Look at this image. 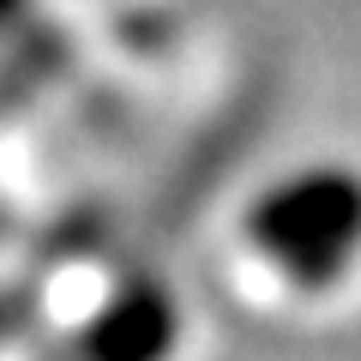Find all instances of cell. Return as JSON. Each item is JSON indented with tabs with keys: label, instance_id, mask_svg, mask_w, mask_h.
<instances>
[{
	"label": "cell",
	"instance_id": "6da1fadb",
	"mask_svg": "<svg viewBox=\"0 0 361 361\" xmlns=\"http://www.w3.org/2000/svg\"><path fill=\"white\" fill-rule=\"evenodd\" d=\"M247 235L289 283H337L361 259V175L355 169H301V175L277 180L247 211Z\"/></svg>",
	"mask_w": 361,
	"mask_h": 361
},
{
	"label": "cell",
	"instance_id": "7a4b0ae2",
	"mask_svg": "<svg viewBox=\"0 0 361 361\" xmlns=\"http://www.w3.org/2000/svg\"><path fill=\"white\" fill-rule=\"evenodd\" d=\"M180 337L175 301L163 295V283H127L85 331V361H169Z\"/></svg>",
	"mask_w": 361,
	"mask_h": 361
},
{
	"label": "cell",
	"instance_id": "3957f363",
	"mask_svg": "<svg viewBox=\"0 0 361 361\" xmlns=\"http://www.w3.org/2000/svg\"><path fill=\"white\" fill-rule=\"evenodd\" d=\"M18 13V0H0V18H13Z\"/></svg>",
	"mask_w": 361,
	"mask_h": 361
}]
</instances>
